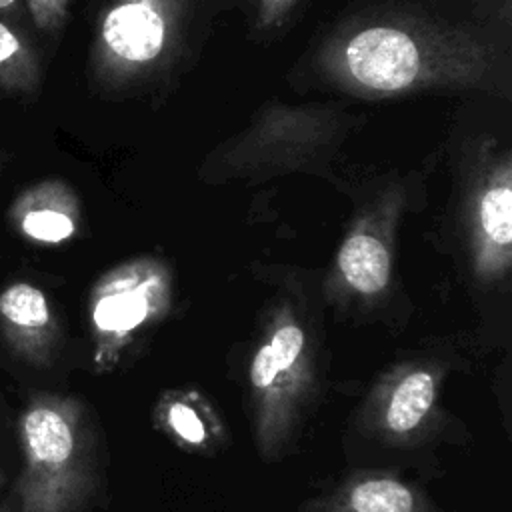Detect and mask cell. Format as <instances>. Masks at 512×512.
<instances>
[{
	"label": "cell",
	"instance_id": "obj_1",
	"mask_svg": "<svg viewBox=\"0 0 512 512\" xmlns=\"http://www.w3.org/2000/svg\"><path fill=\"white\" fill-rule=\"evenodd\" d=\"M70 402L28 398L18 414L22 472L12 488L18 512H70L82 488V434Z\"/></svg>",
	"mask_w": 512,
	"mask_h": 512
},
{
	"label": "cell",
	"instance_id": "obj_2",
	"mask_svg": "<svg viewBox=\"0 0 512 512\" xmlns=\"http://www.w3.org/2000/svg\"><path fill=\"white\" fill-rule=\"evenodd\" d=\"M0 342L24 364L42 366L50 360L54 314L38 286L18 280L0 290Z\"/></svg>",
	"mask_w": 512,
	"mask_h": 512
},
{
	"label": "cell",
	"instance_id": "obj_3",
	"mask_svg": "<svg viewBox=\"0 0 512 512\" xmlns=\"http://www.w3.org/2000/svg\"><path fill=\"white\" fill-rule=\"evenodd\" d=\"M346 62L352 76L374 90H400L414 82L420 56L414 40L396 28H366L348 48Z\"/></svg>",
	"mask_w": 512,
	"mask_h": 512
},
{
	"label": "cell",
	"instance_id": "obj_4",
	"mask_svg": "<svg viewBox=\"0 0 512 512\" xmlns=\"http://www.w3.org/2000/svg\"><path fill=\"white\" fill-rule=\"evenodd\" d=\"M8 224L34 244H60L74 236L76 222L62 186L42 182L20 192L6 210Z\"/></svg>",
	"mask_w": 512,
	"mask_h": 512
},
{
	"label": "cell",
	"instance_id": "obj_5",
	"mask_svg": "<svg viewBox=\"0 0 512 512\" xmlns=\"http://www.w3.org/2000/svg\"><path fill=\"white\" fill-rule=\"evenodd\" d=\"M102 40L118 58L132 62L152 60L164 44V22L148 4H120L106 14Z\"/></svg>",
	"mask_w": 512,
	"mask_h": 512
},
{
	"label": "cell",
	"instance_id": "obj_6",
	"mask_svg": "<svg viewBox=\"0 0 512 512\" xmlns=\"http://www.w3.org/2000/svg\"><path fill=\"white\" fill-rule=\"evenodd\" d=\"M338 264L346 280L364 294L378 292L388 282V252L384 244L370 234L350 236L340 250Z\"/></svg>",
	"mask_w": 512,
	"mask_h": 512
},
{
	"label": "cell",
	"instance_id": "obj_7",
	"mask_svg": "<svg viewBox=\"0 0 512 512\" xmlns=\"http://www.w3.org/2000/svg\"><path fill=\"white\" fill-rule=\"evenodd\" d=\"M38 60L14 24L0 18V88L28 94L38 84Z\"/></svg>",
	"mask_w": 512,
	"mask_h": 512
},
{
	"label": "cell",
	"instance_id": "obj_8",
	"mask_svg": "<svg viewBox=\"0 0 512 512\" xmlns=\"http://www.w3.org/2000/svg\"><path fill=\"white\" fill-rule=\"evenodd\" d=\"M434 400V378L428 372L408 374L394 390L386 420L394 432H408L420 424Z\"/></svg>",
	"mask_w": 512,
	"mask_h": 512
},
{
	"label": "cell",
	"instance_id": "obj_9",
	"mask_svg": "<svg viewBox=\"0 0 512 512\" xmlns=\"http://www.w3.org/2000/svg\"><path fill=\"white\" fill-rule=\"evenodd\" d=\"M354 512H412L414 500L406 486L394 480H368L350 496Z\"/></svg>",
	"mask_w": 512,
	"mask_h": 512
},
{
	"label": "cell",
	"instance_id": "obj_10",
	"mask_svg": "<svg viewBox=\"0 0 512 512\" xmlns=\"http://www.w3.org/2000/svg\"><path fill=\"white\" fill-rule=\"evenodd\" d=\"M144 316H146V300L136 290L106 294L94 306V322L104 332L130 330Z\"/></svg>",
	"mask_w": 512,
	"mask_h": 512
},
{
	"label": "cell",
	"instance_id": "obj_11",
	"mask_svg": "<svg viewBox=\"0 0 512 512\" xmlns=\"http://www.w3.org/2000/svg\"><path fill=\"white\" fill-rule=\"evenodd\" d=\"M480 222L486 236L500 244L512 242V190L510 186L490 188L480 202Z\"/></svg>",
	"mask_w": 512,
	"mask_h": 512
},
{
	"label": "cell",
	"instance_id": "obj_12",
	"mask_svg": "<svg viewBox=\"0 0 512 512\" xmlns=\"http://www.w3.org/2000/svg\"><path fill=\"white\" fill-rule=\"evenodd\" d=\"M272 354H274V360L278 364V370H290L292 364L296 362L298 354L302 352V346H304V334L298 326L294 324H288V326H282L272 342L268 344Z\"/></svg>",
	"mask_w": 512,
	"mask_h": 512
},
{
	"label": "cell",
	"instance_id": "obj_13",
	"mask_svg": "<svg viewBox=\"0 0 512 512\" xmlns=\"http://www.w3.org/2000/svg\"><path fill=\"white\" fill-rule=\"evenodd\" d=\"M170 424L172 428L188 442L198 444L204 440V426L200 418L184 404H174L170 408Z\"/></svg>",
	"mask_w": 512,
	"mask_h": 512
},
{
	"label": "cell",
	"instance_id": "obj_14",
	"mask_svg": "<svg viewBox=\"0 0 512 512\" xmlns=\"http://www.w3.org/2000/svg\"><path fill=\"white\" fill-rule=\"evenodd\" d=\"M278 364L274 360V354L270 350V346H262L252 362V382L258 386V388H268L276 376H278Z\"/></svg>",
	"mask_w": 512,
	"mask_h": 512
},
{
	"label": "cell",
	"instance_id": "obj_15",
	"mask_svg": "<svg viewBox=\"0 0 512 512\" xmlns=\"http://www.w3.org/2000/svg\"><path fill=\"white\" fill-rule=\"evenodd\" d=\"M26 8L30 10L36 26L52 28L64 10V0H26Z\"/></svg>",
	"mask_w": 512,
	"mask_h": 512
},
{
	"label": "cell",
	"instance_id": "obj_16",
	"mask_svg": "<svg viewBox=\"0 0 512 512\" xmlns=\"http://www.w3.org/2000/svg\"><path fill=\"white\" fill-rule=\"evenodd\" d=\"M20 10H22L20 0H0V18L14 26H16V18H18Z\"/></svg>",
	"mask_w": 512,
	"mask_h": 512
},
{
	"label": "cell",
	"instance_id": "obj_17",
	"mask_svg": "<svg viewBox=\"0 0 512 512\" xmlns=\"http://www.w3.org/2000/svg\"><path fill=\"white\" fill-rule=\"evenodd\" d=\"M0 512H18V502L14 492H10L2 502H0Z\"/></svg>",
	"mask_w": 512,
	"mask_h": 512
},
{
	"label": "cell",
	"instance_id": "obj_18",
	"mask_svg": "<svg viewBox=\"0 0 512 512\" xmlns=\"http://www.w3.org/2000/svg\"><path fill=\"white\" fill-rule=\"evenodd\" d=\"M2 482H4V472H2V466H0V486H2Z\"/></svg>",
	"mask_w": 512,
	"mask_h": 512
}]
</instances>
